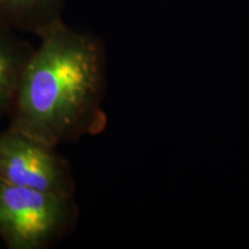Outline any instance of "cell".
Returning <instances> with one entry per match:
<instances>
[{"instance_id":"obj_2","label":"cell","mask_w":249,"mask_h":249,"mask_svg":"<svg viewBox=\"0 0 249 249\" xmlns=\"http://www.w3.org/2000/svg\"><path fill=\"white\" fill-rule=\"evenodd\" d=\"M75 196L0 181V239L8 249H46L73 232Z\"/></svg>"},{"instance_id":"obj_3","label":"cell","mask_w":249,"mask_h":249,"mask_svg":"<svg viewBox=\"0 0 249 249\" xmlns=\"http://www.w3.org/2000/svg\"><path fill=\"white\" fill-rule=\"evenodd\" d=\"M0 181L75 196L73 170L57 148L9 127L0 130Z\"/></svg>"},{"instance_id":"obj_4","label":"cell","mask_w":249,"mask_h":249,"mask_svg":"<svg viewBox=\"0 0 249 249\" xmlns=\"http://www.w3.org/2000/svg\"><path fill=\"white\" fill-rule=\"evenodd\" d=\"M70 0H0V24L21 33L40 36L64 20Z\"/></svg>"},{"instance_id":"obj_5","label":"cell","mask_w":249,"mask_h":249,"mask_svg":"<svg viewBox=\"0 0 249 249\" xmlns=\"http://www.w3.org/2000/svg\"><path fill=\"white\" fill-rule=\"evenodd\" d=\"M34 46L0 24V118L9 114Z\"/></svg>"},{"instance_id":"obj_1","label":"cell","mask_w":249,"mask_h":249,"mask_svg":"<svg viewBox=\"0 0 249 249\" xmlns=\"http://www.w3.org/2000/svg\"><path fill=\"white\" fill-rule=\"evenodd\" d=\"M9 112V128L58 148L105 129L101 39L64 20L38 36Z\"/></svg>"}]
</instances>
